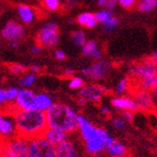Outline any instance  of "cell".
I'll return each mask as SVG.
<instances>
[{"label": "cell", "mask_w": 157, "mask_h": 157, "mask_svg": "<svg viewBox=\"0 0 157 157\" xmlns=\"http://www.w3.org/2000/svg\"><path fill=\"white\" fill-rule=\"evenodd\" d=\"M107 94V88L99 84H96V82L86 84L79 90V96L85 98L88 102H92V103H99Z\"/></svg>", "instance_id": "4fadbf2b"}, {"label": "cell", "mask_w": 157, "mask_h": 157, "mask_svg": "<svg viewBox=\"0 0 157 157\" xmlns=\"http://www.w3.org/2000/svg\"><path fill=\"white\" fill-rule=\"evenodd\" d=\"M36 94H34L31 89L29 88H22L19 91L18 97H17L14 103L11 105H7L3 107L2 109L6 111L12 113L14 110H29V109H33L34 105V99H35Z\"/></svg>", "instance_id": "30bf717a"}, {"label": "cell", "mask_w": 157, "mask_h": 157, "mask_svg": "<svg viewBox=\"0 0 157 157\" xmlns=\"http://www.w3.org/2000/svg\"><path fill=\"white\" fill-rule=\"evenodd\" d=\"M17 13L24 24H31L36 19V11L28 5H19L17 7Z\"/></svg>", "instance_id": "2e32d148"}, {"label": "cell", "mask_w": 157, "mask_h": 157, "mask_svg": "<svg viewBox=\"0 0 157 157\" xmlns=\"http://www.w3.org/2000/svg\"><path fill=\"white\" fill-rule=\"evenodd\" d=\"M152 92H153V97H154V101H155V112H157V87Z\"/></svg>", "instance_id": "ab89813d"}, {"label": "cell", "mask_w": 157, "mask_h": 157, "mask_svg": "<svg viewBox=\"0 0 157 157\" xmlns=\"http://www.w3.org/2000/svg\"><path fill=\"white\" fill-rule=\"evenodd\" d=\"M36 81V74L35 73H28L23 74L19 80V85L21 86V88H31Z\"/></svg>", "instance_id": "cb8c5ba5"}, {"label": "cell", "mask_w": 157, "mask_h": 157, "mask_svg": "<svg viewBox=\"0 0 157 157\" xmlns=\"http://www.w3.org/2000/svg\"><path fill=\"white\" fill-rule=\"evenodd\" d=\"M68 87L71 90H80L85 86V80L80 76H73L71 78L68 79Z\"/></svg>", "instance_id": "4316f807"}, {"label": "cell", "mask_w": 157, "mask_h": 157, "mask_svg": "<svg viewBox=\"0 0 157 157\" xmlns=\"http://www.w3.org/2000/svg\"><path fill=\"white\" fill-rule=\"evenodd\" d=\"M25 34L24 26L14 20L7 21L1 30V36L8 42H20L25 37Z\"/></svg>", "instance_id": "8fae6325"}, {"label": "cell", "mask_w": 157, "mask_h": 157, "mask_svg": "<svg viewBox=\"0 0 157 157\" xmlns=\"http://www.w3.org/2000/svg\"><path fill=\"white\" fill-rule=\"evenodd\" d=\"M111 64L105 59L96 60L91 65L81 69V74L85 78L89 80H101L105 79L110 73Z\"/></svg>", "instance_id": "9c48e42d"}, {"label": "cell", "mask_w": 157, "mask_h": 157, "mask_svg": "<svg viewBox=\"0 0 157 157\" xmlns=\"http://www.w3.org/2000/svg\"><path fill=\"white\" fill-rule=\"evenodd\" d=\"M153 76H157V64L151 57L134 64L128 69V77L132 80H139Z\"/></svg>", "instance_id": "52a82bcc"}, {"label": "cell", "mask_w": 157, "mask_h": 157, "mask_svg": "<svg viewBox=\"0 0 157 157\" xmlns=\"http://www.w3.org/2000/svg\"><path fill=\"white\" fill-rule=\"evenodd\" d=\"M78 132L85 144V149L89 155L107 152V149L114 143L113 137L105 130L96 126L82 115L79 117Z\"/></svg>", "instance_id": "7a4b0ae2"}, {"label": "cell", "mask_w": 157, "mask_h": 157, "mask_svg": "<svg viewBox=\"0 0 157 157\" xmlns=\"http://www.w3.org/2000/svg\"><path fill=\"white\" fill-rule=\"evenodd\" d=\"M17 124L18 135L26 140H32L43 136L47 130L46 112L36 109L29 110H14L12 112Z\"/></svg>", "instance_id": "6da1fadb"}, {"label": "cell", "mask_w": 157, "mask_h": 157, "mask_svg": "<svg viewBox=\"0 0 157 157\" xmlns=\"http://www.w3.org/2000/svg\"><path fill=\"white\" fill-rule=\"evenodd\" d=\"M54 55H55V57L57 58L58 60H64L66 58V54L64 51L62 50H56L55 53H54Z\"/></svg>", "instance_id": "d590c367"}, {"label": "cell", "mask_w": 157, "mask_h": 157, "mask_svg": "<svg viewBox=\"0 0 157 157\" xmlns=\"http://www.w3.org/2000/svg\"><path fill=\"white\" fill-rule=\"evenodd\" d=\"M135 2V0H119V5L124 9H131Z\"/></svg>", "instance_id": "d6a6232c"}, {"label": "cell", "mask_w": 157, "mask_h": 157, "mask_svg": "<svg viewBox=\"0 0 157 157\" xmlns=\"http://www.w3.org/2000/svg\"><path fill=\"white\" fill-rule=\"evenodd\" d=\"M130 96L135 102L137 111H142V112H154L155 111V101L152 91L132 87L130 90Z\"/></svg>", "instance_id": "ba28073f"}, {"label": "cell", "mask_w": 157, "mask_h": 157, "mask_svg": "<svg viewBox=\"0 0 157 157\" xmlns=\"http://www.w3.org/2000/svg\"><path fill=\"white\" fill-rule=\"evenodd\" d=\"M9 69H10V71L13 75H23L26 71V67L24 65H22V64L14 63L12 65H10Z\"/></svg>", "instance_id": "1f68e13d"}, {"label": "cell", "mask_w": 157, "mask_h": 157, "mask_svg": "<svg viewBox=\"0 0 157 157\" xmlns=\"http://www.w3.org/2000/svg\"><path fill=\"white\" fill-rule=\"evenodd\" d=\"M109 157H128V148L121 142L114 141L112 145L107 149Z\"/></svg>", "instance_id": "7402d4cb"}, {"label": "cell", "mask_w": 157, "mask_h": 157, "mask_svg": "<svg viewBox=\"0 0 157 157\" xmlns=\"http://www.w3.org/2000/svg\"><path fill=\"white\" fill-rule=\"evenodd\" d=\"M59 42L58 26L54 22H47L43 24L36 34V43L42 47H54Z\"/></svg>", "instance_id": "5b68a950"}, {"label": "cell", "mask_w": 157, "mask_h": 157, "mask_svg": "<svg viewBox=\"0 0 157 157\" xmlns=\"http://www.w3.org/2000/svg\"><path fill=\"white\" fill-rule=\"evenodd\" d=\"M0 135L1 141H7L18 135L14 117L11 112L3 109L0 115Z\"/></svg>", "instance_id": "7c38bea8"}, {"label": "cell", "mask_w": 157, "mask_h": 157, "mask_svg": "<svg viewBox=\"0 0 157 157\" xmlns=\"http://www.w3.org/2000/svg\"><path fill=\"white\" fill-rule=\"evenodd\" d=\"M101 25H102V29H103V31H105V32H112V31H114L117 28H118L119 20H118V18L112 17V18L109 19L108 21L101 23Z\"/></svg>", "instance_id": "f1b7e54d"}, {"label": "cell", "mask_w": 157, "mask_h": 157, "mask_svg": "<svg viewBox=\"0 0 157 157\" xmlns=\"http://www.w3.org/2000/svg\"><path fill=\"white\" fill-rule=\"evenodd\" d=\"M76 22L79 25L87 28V29H94L99 23L96 18V14L91 12H82L78 14V17L76 18Z\"/></svg>", "instance_id": "44dd1931"}, {"label": "cell", "mask_w": 157, "mask_h": 157, "mask_svg": "<svg viewBox=\"0 0 157 157\" xmlns=\"http://www.w3.org/2000/svg\"><path fill=\"white\" fill-rule=\"evenodd\" d=\"M122 117H123L126 122H132L134 119V113H133V111H123Z\"/></svg>", "instance_id": "836d02e7"}, {"label": "cell", "mask_w": 157, "mask_h": 157, "mask_svg": "<svg viewBox=\"0 0 157 157\" xmlns=\"http://www.w3.org/2000/svg\"><path fill=\"white\" fill-rule=\"evenodd\" d=\"M71 39L74 44L76 45V46H80V47L84 46L87 42L86 33H85L84 31H81V30H75V31L71 33Z\"/></svg>", "instance_id": "d4e9b609"}, {"label": "cell", "mask_w": 157, "mask_h": 157, "mask_svg": "<svg viewBox=\"0 0 157 157\" xmlns=\"http://www.w3.org/2000/svg\"><path fill=\"white\" fill-rule=\"evenodd\" d=\"M97 5H98V7H100V8H105V6H107V0H98Z\"/></svg>", "instance_id": "b9f144b4"}, {"label": "cell", "mask_w": 157, "mask_h": 157, "mask_svg": "<svg viewBox=\"0 0 157 157\" xmlns=\"http://www.w3.org/2000/svg\"><path fill=\"white\" fill-rule=\"evenodd\" d=\"M64 75H65L66 77H69V78H71L73 76H75V75H74L73 69H66L65 73H64Z\"/></svg>", "instance_id": "60d3db41"}, {"label": "cell", "mask_w": 157, "mask_h": 157, "mask_svg": "<svg viewBox=\"0 0 157 157\" xmlns=\"http://www.w3.org/2000/svg\"><path fill=\"white\" fill-rule=\"evenodd\" d=\"M53 105H54V102H53V99L50 94H45V92H40V94H36V96H35L33 109L46 112Z\"/></svg>", "instance_id": "ffe728a7"}, {"label": "cell", "mask_w": 157, "mask_h": 157, "mask_svg": "<svg viewBox=\"0 0 157 157\" xmlns=\"http://www.w3.org/2000/svg\"><path fill=\"white\" fill-rule=\"evenodd\" d=\"M101 113L103 115H105V117H108V115H110L111 109L109 107H107V105H102L101 107Z\"/></svg>", "instance_id": "74e56055"}, {"label": "cell", "mask_w": 157, "mask_h": 157, "mask_svg": "<svg viewBox=\"0 0 157 157\" xmlns=\"http://www.w3.org/2000/svg\"><path fill=\"white\" fill-rule=\"evenodd\" d=\"M81 51H82V54L85 56L94 58V60L102 59V57H103V54L100 51L99 46H98V43L96 41H94V40L87 41L86 44L81 47Z\"/></svg>", "instance_id": "ac0fdd59"}, {"label": "cell", "mask_w": 157, "mask_h": 157, "mask_svg": "<svg viewBox=\"0 0 157 157\" xmlns=\"http://www.w3.org/2000/svg\"><path fill=\"white\" fill-rule=\"evenodd\" d=\"M42 48H43V47L36 43V44L33 45V46L31 47V53L33 54V55H39L40 53L42 52Z\"/></svg>", "instance_id": "e575fe53"}, {"label": "cell", "mask_w": 157, "mask_h": 157, "mask_svg": "<svg viewBox=\"0 0 157 157\" xmlns=\"http://www.w3.org/2000/svg\"><path fill=\"white\" fill-rule=\"evenodd\" d=\"M151 58H152V59L154 60L155 63L157 64V51H156V52H154L152 54V55H151Z\"/></svg>", "instance_id": "f6af8a7d"}, {"label": "cell", "mask_w": 157, "mask_h": 157, "mask_svg": "<svg viewBox=\"0 0 157 157\" xmlns=\"http://www.w3.org/2000/svg\"><path fill=\"white\" fill-rule=\"evenodd\" d=\"M29 157H56V147L44 136L29 141Z\"/></svg>", "instance_id": "8992f818"}, {"label": "cell", "mask_w": 157, "mask_h": 157, "mask_svg": "<svg viewBox=\"0 0 157 157\" xmlns=\"http://www.w3.org/2000/svg\"><path fill=\"white\" fill-rule=\"evenodd\" d=\"M111 105L114 109L120 111H137V108L134 100L132 99L131 96H124V94H121V96H117V97H113L111 99Z\"/></svg>", "instance_id": "5bb4252c"}, {"label": "cell", "mask_w": 157, "mask_h": 157, "mask_svg": "<svg viewBox=\"0 0 157 157\" xmlns=\"http://www.w3.org/2000/svg\"><path fill=\"white\" fill-rule=\"evenodd\" d=\"M79 117L71 107L64 103H54L46 111L48 128H57L69 135L78 131Z\"/></svg>", "instance_id": "3957f363"}, {"label": "cell", "mask_w": 157, "mask_h": 157, "mask_svg": "<svg viewBox=\"0 0 157 157\" xmlns=\"http://www.w3.org/2000/svg\"><path fill=\"white\" fill-rule=\"evenodd\" d=\"M43 6L48 11H56L60 6V0H43Z\"/></svg>", "instance_id": "f546056e"}, {"label": "cell", "mask_w": 157, "mask_h": 157, "mask_svg": "<svg viewBox=\"0 0 157 157\" xmlns=\"http://www.w3.org/2000/svg\"><path fill=\"white\" fill-rule=\"evenodd\" d=\"M131 88H132L131 78H130V77H123V78H121L120 80H119L114 91L118 96H121V94H125L128 90H131Z\"/></svg>", "instance_id": "603a6c76"}, {"label": "cell", "mask_w": 157, "mask_h": 157, "mask_svg": "<svg viewBox=\"0 0 157 157\" xmlns=\"http://www.w3.org/2000/svg\"><path fill=\"white\" fill-rule=\"evenodd\" d=\"M1 157H29V140L17 135L1 141Z\"/></svg>", "instance_id": "277c9868"}, {"label": "cell", "mask_w": 157, "mask_h": 157, "mask_svg": "<svg viewBox=\"0 0 157 157\" xmlns=\"http://www.w3.org/2000/svg\"><path fill=\"white\" fill-rule=\"evenodd\" d=\"M157 7V0H140L137 9L141 12H151Z\"/></svg>", "instance_id": "484cf974"}, {"label": "cell", "mask_w": 157, "mask_h": 157, "mask_svg": "<svg viewBox=\"0 0 157 157\" xmlns=\"http://www.w3.org/2000/svg\"><path fill=\"white\" fill-rule=\"evenodd\" d=\"M45 139L48 142H51L52 144L58 145L62 142L66 141L67 139H69V134H67L66 132L60 131L57 128H47V130L45 131L44 135H43Z\"/></svg>", "instance_id": "d6986e66"}, {"label": "cell", "mask_w": 157, "mask_h": 157, "mask_svg": "<svg viewBox=\"0 0 157 157\" xmlns=\"http://www.w3.org/2000/svg\"><path fill=\"white\" fill-rule=\"evenodd\" d=\"M56 157H79L76 144L71 140L67 139L56 145Z\"/></svg>", "instance_id": "9a60e30c"}, {"label": "cell", "mask_w": 157, "mask_h": 157, "mask_svg": "<svg viewBox=\"0 0 157 157\" xmlns=\"http://www.w3.org/2000/svg\"><path fill=\"white\" fill-rule=\"evenodd\" d=\"M30 71H31L32 73L36 74V73H39V71H40V67L37 65H32L31 67H30Z\"/></svg>", "instance_id": "7bdbcfd3"}, {"label": "cell", "mask_w": 157, "mask_h": 157, "mask_svg": "<svg viewBox=\"0 0 157 157\" xmlns=\"http://www.w3.org/2000/svg\"><path fill=\"white\" fill-rule=\"evenodd\" d=\"M91 157H109L107 155V156H105V155H100V154H98V155H91Z\"/></svg>", "instance_id": "bcb514c9"}, {"label": "cell", "mask_w": 157, "mask_h": 157, "mask_svg": "<svg viewBox=\"0 0 157 157\" xmlns=\"http://www.w3.org/2000/svg\"><path fill=\"white\" fill-rule=\"evenodd\" d=\"M9 47L14 50V48H18L19 47V42H9Z\"/></svg>", "instance_id": "ee69618b"}, {"label": "cell", "mask_w": 157, "mask_h": 157, "mask_svg": "<svg viewBox=\"0 0 157 157\" xmlns=\"http://www.w3.org/2000/svg\"><path fill=\"white\" fill-rule=\"evenodd\" d=\"M111 123H112V126H114L118 130H123L126 126V121L124 120L123 117H114L111 119Z\"/></svg>", "instance_id": "4dcf8cb0"}, {"label": "cell", "mask_w": 157, "mask_h": 157, "mask_svg": "<svg viewBox=\"0 0 157 157\" xmlns=\"http://www.w3.org/2000/svg\"><path fill=\"white\" fill-rule=\"evenodd\" d=\"M119 3V0H107V6L105 8L110 9V10H113L115 8V6Z\"/></svg>", "instance_id": "8d00e7d4"}, {"label": "cell", "mask_w": 157, "mask_h": 157, "mask_svg": "<svg viewBox=\"0 0 157 157\" xmlns=\"http://www.w3.org/2000/svg\"><path fill=\"white\" fill-rule=\"evenodd\" d=\"M87 102H88V101H87L85 98L80 97V96H79V98L77 99V105H78L79 107H84V105H86Z\"/></svg>", "instance_id": "f35d334b"}, {"label": "cell", "mask_w": 157, "mask_h": 157, "mask_svg": "<svg viewBox=\"0 0 157 157\" xmlns=\"http://www.w3.org/2000/svg\"><path fill=\"white\" fill-rule=\"evenodd\" d=\"M20 89L17 87H9V88H1L0 89V103L3 107L11 105L14 103L18 97Z\"/></svg>", "instance_id": "e0dca14e"}, {"label": "cell", "mask_w": 157, "mask_h": 157, "mask_svg": "<svg viewBox=\"0 0 157 157\" xmlns=\"http://www.w3.org/2000/svg\"><path fill=\"white\" fill-rule=\"evenodd\" d=\"M94 14H96V18H97L99 23H103V22L108 21L112 17H114L113 16V10H110V9H107V8H103L102 10L97 11Z\"/></svg>", "instance_id": "83f0119b"}]
</instances>
